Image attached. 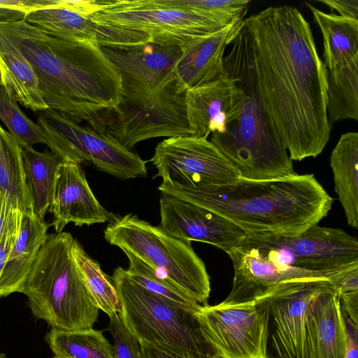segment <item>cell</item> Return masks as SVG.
Instances as JSON below:
<instances>
[{"label": "cell", "instance_id": "6da1fadb", "mask_svg": "<svg viewBox=\"0 0 358 358\" xmlns=\"http://www.w3.org/2000/svg\"><path fill=\"white\" fill-rule=\"evenodd\" d=\"M254 42L256 73L268 117L293 161L315 157L331 133L327 113L328 71L310 24L287 5L244 20Z\"/></svg>", "mask_w": 358, "mask_h": 358}, {"label": "cell", "instance_id": "7a4b0ae2", "mask_svg": "<svg viewBox=\"0 0 358 358\" xmlns=\"http://www.w3.org/2000/svg\"><path fill=\"white\" fill-rule=\"evenodd\" d=\"M33 68L48 108L101 132L121 99L120 73L98 43L53 36L24 17L0 21Z\"/></svg>", "mask_w": 358, "mask_h": 358}, {"label": "cell", "instance_id": "3957f363", "mask_svg": "<svg viewBox=\"0 0 358 358\" xmlns=\"http://www.w3.org/2000/svg\"><path fill=\"white\" fill-rule=\"evenodd\" d=\"M158 189L221 215L250 238L301 234L326 217L333 203L313 174L266 180L241 177L231 184L198 187L162 182Z\"/></svg>", "mask_w": 358, "mask_h": 358}, {"label": "cell", "instance_id": "277c9868", "mask_svg": "<svg viewBox=\"0 0 358 358\" xmlns=\"http://www.w3.org/2000/svg\"><path fill=\"white\" fill-rule=\"evenodd\" d=\"M101 48L121 78V99L107 122L108 133L128 150L152 138L191 136L185 94H178L176 85L180 46Z\"/></svg>", "mask_w": 358, "mask_h": 358}, {"label": "cell", "instance_id": "5b68a950", "mask_svg": "<svg viewBox=\"0 0 358 358\" xmlns=\"http://www.w3.org/2000/svg\"><path fill=\"white\" fill-rule=\"evenodd\" d=\"M229 45L223 68L234 84L233 101L224 131L212 134L210 142L242 178L266 180L296 174L266 113L256 73L254 42L245 22Z\"/></svg>", "mask_w": 358, "mask_h": 358}, {"label": "cell", "instance_id": "8992f818", "mask_svg": "<svg viewBox=\"0 0 358 358\" xmlns=\"http://www.w3.org/2000/svg\"><path fill=\"white\" fill-rule=\"evenodd\" d=\"M74 240L68 232L48 234L21 291L32 314L54 329H92L99 317L73 255Z\"/></svg>", "mask_w": 358, "mask_h": 358}, {"label": "cell", "instance_id": "52a82bcc", "mask_svg": "<svg viewBox=\"0 0 358 358\" xmlns=\"http://www.w3.org/2000/svg\"><path fill=\"white\" fill-rule=\"evenodd\" d=\"M90 18L99 45L110 49L143 44L180 46L228 26L158 0H103Z\"/></svg>", "mask_w": 358, "mask_h": 358}, {"label": "cell", "instance_id": "ba28073f", "mask_svg": "<svg viewBox=\"0 0 358 358\" xmlns=\"http://www.w3.org/2000/svg\"><path fill=\"white\" fill-rule=\"evenodd\" d=\"M108 222L103 231L108 243L129 251L201 305L207 304L210 277L191 241L172 237L131 213H110Z\"/></svg>", "mask_w": 358, "mask_h": 358}, {"label": "cell", "instance_id": "9c48e42d", "mask_svg": "<svg viewBox=\"0 0 358 358\" xmlns=\"http://www.w3.org/2000/svg\"><path fill=\"white\" fill-rule=\"evenodd\" d=\"M110 278L122 303L124 322L139 341L197 355L218 356L204 333L199 312L150 293L120 266Z\"/></svg>", "mask_w": 358, "mask_h": 358}, {"label": "cell", "instance_id": "30bf717a", "mask_svg": "<svg viewBox=\"0 0 358 358\" xmlns=\"http://www.w3.org/2000/svg\"><path fill=\"white\" fill-rule=\"evenodd\" d=\"M36 123L50 151L63 160L90 162L122 180L147 176L148 161L124 148L107 131H96L50 108L41 111Z\"/></svg>", "mask_w": 358, "mask_h": 358}, {"label": "cell", "instance_id": "8fae6325", "mask_svg": "<svg viewBox=\"0 0 358 358\" xmlns=\"http://www.w3.org/2000/svg\"><path fill=\"white\" fill-rule=\"evenodd\" d=\"M150 162L162 182L183 187L227 185L241 178L232 162L203 137L168 138L156 146Z\"/></svg>", "mask_w": 358, "mask_h": 358}, {"label": "cell", "instance_id": "7c38bea8", "mask_svg": "<svg viewBox=\"0 0 358 358\" xmlns=\"http://www.w3.org/2000/svg\"><path fill=\"white\" fill-rule=\"evenodd\" d=\"M204 333L222 358H268V310L259 300L224 306H202Z\"/></svg>", "mask_w": 358, "mask_h": 358}, {"label": "cell", "instance_id": "4fadbf2b", "mask_svg": "<svg viewBox=\"0 0 358 358\" xmlns=\"http://www.w3.org/2000/svg\"><path fill=\"white\" fill-rule=\"evenodd\" d=\"M331 284L327 278L289 281L257 299L268 310V358H306L307 306Z\"/></svg>", "mask_w": 358, "mask_h": 358}, {"label": "cell", "instance_id": "5bb4252c", "mask_svg": "<svg viewBox=\"0 0 358 358\" xmlns=\"http://www.w3.org/2000/svg\"><path fill=\"white\" fill-rule=\"evenodd\" d=\"M271 257L281 264L334 273L358 264L357 239L344 230L315 224L290 236L266 237Z\"/></svg>", "mask_w": 358, "mask_h": 358}, {"label": "cell", "instance_id": "9a60e30c", "mask_svg": "<svg viewBox=\"0 0 358 358\" xmlns=\"http://www.w3.org/2000/svg\"><path fill=\"white\" fill-rule=\"evenodd\" d=\"M158 226L172 237L210 244L227 254L246 238L235 224L205 208L162 194Z\"/></svg>", "mask_w": 358, "mask_h": 358}, {"label": "cell", "instance_id": "2e32d148", "mask_svg": "<svg viewBox=\"0 0 358 358\" xmlns=\"http://www.w3.org/2000/svg\"><path fill=\"white\" fill-rule=\"evenodd\" d=\"M228 255L233 263L234 278L229 294L220 303L224 306L252 303L283 282L330 279L336 273L311 271L278 264L260 255L245 241Z\"/></svg>", "mask_w": 358, "mask_h": 358}, {"label": "cell", "instance_id": "e0dca14e", "mask_svg": "<svg viewBox=\"0 0 358 358\" xmlns=\"http://www.w3.org/2000/svg\"><path fill=\"white\" fill-rule=\"evenodd\" d=\"M48 212L55 233L71 222L78 227L104 223L110 215L94 195L81 164L69 160L57 167Z\"/></svg>", "mask_w": 358, "mask_h": 358}, {"label": "cell", "instance_id": "ac0fdd59", "mask_svg": "<svg viewBox=\"0 0 358 358\" xmlns=\"http://www.w3.org/2000/svg\"><path fill=\"white\" fill-rule=\"evenodd\" d=\"M243 23L244 20L235 21L221 30L180 45L181 55L174 69L178 94L212 82L224 73L225 50Z\"/></svg>", "mask_w": 358, "mask_h": 358}, {"label": "cell", "instance_id": "d6986e66", "mask_svg": "<svg viewBox=\"0 0 358 358\" xmlns=\"http://www.w3.org/2000/svg\"><path fill=\"white\" fill-rule=\"evenodd\" d=\"M305 338L306 358H344L346 329L339 294L333 282L308 303Z\"/></svg>", "mask_w": 358, "mask_h": 358}, {"label": "cell", "instance_id": "ffe728a7", "mask_svg": "<svg viewBox=\"0 0 358 358\" xmlns=\"http://www.w3.org/2000/svg\"><path fill=\"white\" fill-rule=\"evenodd\" d=\"M234 96V84L224 73L216 80L185 93L187 120L191 136L208 138L222 134Z\"/></svg>", "mask_w": 358, "mask_h": 358}, {"label": "cell", "instance_id": "44dd1931", "mask_svg": "<svg viewBox=\"0 0 358 358\" xmlns=\"http://www.w3.org/2000/svg\"><path fill=\"white\" fill-rule=\"evenodd\" d=\"M101 3L94 0H59L55 6L31 12L24 19L57 38L97 42L95 24L90 16Z\"/></svg>", "mask_w": 358, "mask_h": 358}, {"label": "cell", "instance_id": "7402d4cb", "mask_svg": "<svg viewBox=\"0 0 358 358\" xmlns=\"http://www.w3.org/2000/svg\"><path fill=\"white\" fill-rule=\"evenodd\" d=\"M49 224L34 214H24L20 233L0 275V299L20 292L38 253L45 241Z\"/></svg>", "mask_w": 358, "mask_h": 358}, {"label": "cell", "instance_id": "603a6c76", "mask_svg": "<svg viewBox=\"0 0 358 358\" xmlns=\"http://www.w3.org/2000/svg\"><path fill=\"white\" fill-rule=\"evenodd\" d=\"M0 72L1 86L17 102L34 112L48 109L33 68L19 46L1 28Z\"/></svg>", "mask_w": 358, "mask_h": 358}, {"label": "cell", "instance_id": "cb8c5ba5", "mask_svg": "<svg viewBox=\"0 0 358 358\" xmlns=\"http://www.w3.org/2000/svg\"><path fill=\"white\" fill-rule=\"evenodd\" d=\"M335 192L348 224L358 228V133L342 134L330 156Z\"/></svg>", "mask_w": 358, "mask_h": 358}, {"label": "cell", "instance_id": "d4e9b609", "mask_svg": "<svg viewBox=\"0 0 358 358\" xmlns=\"http://www.w3.org/2000/svg\"><path fill=\"white\" fill-rule=\"evenodd\" d=\"M323 41L324 64L329 70L358 54V20L326 13L306 3Z\"/></svg>", "mask_w": 358, "mask_h": 358}, {"label": "cell", "instance_id": "484cf974", "mask_svg": "<svg viewBox=\"0 0 358 358\" xmlns=\"http://www.w3.org/2000/svg\"><path fill=\"white\" fill-rule=\"evenodd\" d=\"M26 185L33 213L44 220L52 200L57 167L63 160L51 151L38 152L33 147L22 148Z\"/></svg>", "mask_w": 358, "mask_h": 358}, {"label": "cell", "instance_id": "4316f807", "mask_svg": "<svg viewBox=\"0 0 358 358\" xmlns=\"http://www.w3.org/2000/svg\"><path fill=\"white\" fill-rule=\"evenodd\" d=\"M327 113L331 124L358 120V54L328 71Z\"/></svg>", "mask_w": 358, "mask_h": 358}, {"label": "cell", "instance_id": "83f0119b", "mask_svg": "<svg viewBox=\"0 0 358 358\" xmlns=\"http://www.w3.org/2000/svg\"><path fill=\"white\" fill-rule=\"evenodd\" d=\"M53 356L67 358H115L114 347L93 328L78 331L51 329L45 336Z\"/></svg>", "mask_w": 358, "mask_h": 358}, {"label": "cell", "instance_id": "f1b7e54d", "mask_svg": "<svg viewBox=\"0 0 358 358\" xmlns=\"http://www.w3.org/2000/svg\"><path fill=\"white\" fill-rule=\"evenodd\" d=\"M22 147L0 124V189L24 214H34L26 185Z\"/></svg>", "mask_w": 358, "mask_h": 358}, {"label": "cell", "instance_id": "f546056e", "mask_svg": "<svg viewBox=\"0 0 358 358\" xmlns=\"http://www.w3.org/2000/svg\"><path fill=\"white\" fill-rule=\"evenodd\" d=\"M73 255L95 306L109 317L122 313V303L111 278L75 239Z\"/></svg>", "mask_w": 358, "mask_h": 358}, {"label": "cell", "instance_id": "4dcf8cb0", "mask_svg": "<svg viewBox=\"0 0 358 358\" xmlns=\"http://www.w3.org/2000/svg\"><path fill=\"white\" fill-rule=\"evenodd\" d=\"M129 278L150 293L173 305L199 312L202 305L176 287L157 270L127 250Z\"/></svg>", "mask_w": 358, "mask_h": 358}, {"label": "cell", "instance_id": "1f68e13d", "mask_svg": "<svg viewBox=\"0 0 358 358\" xmlns=\"http://www.w3.org/2000/svg\"><path fill=\"white\" fill-rule=\"evenodd\" d=\"M0 120L22 148L33 147L37 143L45 144L39 126L26 116L14 95L3 86L0 87Z\"/></svg>", "mask_w": 358, "mask_h": 358}, {"label": "cell", "instance_id": "d6a6232c", "mask_svg": "<svg viewBox=\"0 0 358 358\" xmlns=\"http://www.w3.org/2000/svg\"><path fill=\"white\" fill-rule=\"evenodd\" d=\"M176 9L208 17L225 25L243 20L249 0H158Z\"/></svg>", "mask_w": 358, "mask_h": 358}, {"label": "cell", "instance_id": "836d02e7", "mask_svg": "<svg viewBox=\"0 0 358 358\" xmlns=\"http://www.w3.org/2000/svg\"><path fill=\"white\" fill-rule=\"evenodd\" d=\"M24 213L13 199L0 189V245L15 244L21 230Z\"/></svg>", "mask_w": 358, "mask_h": 358}, {"label": "cell", "instance_id": "e575fe53", "mask_svg": "<svg viewBox=\"0 0 358 358\" xmlns=\"http://www.w3.org/2000/svg\"><path fill=\"white\" fill-rule=\"evenodd\" d=\"M108 330L114 341L115 358H141L140 341L126 327L121 313L110 317Z\"/></svg>", "mask_w": 358, "mask_h": 358}, {"label": "cell", "instance_id": "d590c367", "mask_svg": "<svg viewBox=\"0 0 358 358\" xmlns=\"http://www.w3.org/2000/svg\"><path fill=\"white\" fill-rule=\"evenodd\" d=\"M140 345L141 358H222L219 356L197 355L143 341H140Z\"/></svg>", "mask_w": 358, "mask_h": 358}, {"label": "cell", "instance_id": "8d00e7d4", "mask_svg": "<svg viewBox=\"0 0 358 358\" xmlns=\"http://www.w3.org/2000/svg\"><path fill=\"white\" fill-rule=\"evenodd\" d=\"M330 280L339 295L358 292V264L336 272Z\"/></svg>", "mask_w": 358, "mask_h": 358}, {"label": "cell", "instance_id": "74e56055", "mask_svg": "<svg viewBox=\"0 0 358 358\" xmlns=\"http://www.w3.org/2000/svg\"><path fill=\"white\" fill-rule=\"evenodd\" d=\"M59 0H0V8L10 10L24 15L38 10L55 6Z\"/></svg>", "mask_w": 358, "mask_h": 358}, {"label": "cell", "instance_id": "f35d334b", "mask_svg": "<svg viewBox=\"0 0 358 358\" xmlns=\"http://www.w3.org/2000/svg\"><path fill=\"white\" fill-rule=\"evenodd\" d=\"M331 10L338 13V15L358 20V0H319Z\"/></svg>", "mask_w": 358, "mask_h": 358}, {"label": "cell", "instance_id": "ab89813d", "mask_svg": "<svg viewBox=\"0 0 358 358\" xmlns=\"http://www.w3.org/2000/svg\"><path fill=\"white\" fill-rule=\"evenodd\" d=\"M346 329L347 344L344 358H358L357 338L358 328L343 311Z\"/></svg>", "mask_w": 358, "mask_h": 358}, {"label": "cell", "instance_id": "60d3db41", "mask_svg": "<svg viewBox=\"0 0 358 358\" xmlns=\"http://www.w3.org/2000/svg\"><path fill=\"white\" fill-rule=\"evenodd\" d=\"M14 244L3 243L0 245V275L8 255Z\"/></svg>", "mask_w": 358, "mask_h": 358}, {"label": "cell", "instance_id": "b9f144b4", "mask_svg": "<svg viewBox=\"0 0 358 358\" xmlns=\"http://www.w3.org/2000/svg\"><path fill=\"white\" fill-rule=\"evenodd\" d=\"M0 358H6V355L3 353H0Z\"/></svg>", "mask_w": 358, "mask_h": 358}, {"label": "cell", "instance_id": "7bdbcfd3", "mask_svg": "<svg viewBox=\"0 0 358 358\" xmlns=\"http://www.w3.org/2000/svg\"><path fill=\"white\" fill-rule=\"evenodd\" d=\"M2 85L1 72H0V87Z\"/></svg>", "mask_w": 358, "mask_h": 358}, {"label": "cell", "instance_id": "ee69618b", "mask_svg": "<svg viewBox=\"0 0 358 358\" xmlns=\"http://www.w3.org/2000/svg\"><path fill=\"white\" fill-rule=\"evenodd\" d=\"M53 358H67V357H62L53 356Z\"/></svg>", "mask_w": 358, "mask_h": 358}]
</instances>
